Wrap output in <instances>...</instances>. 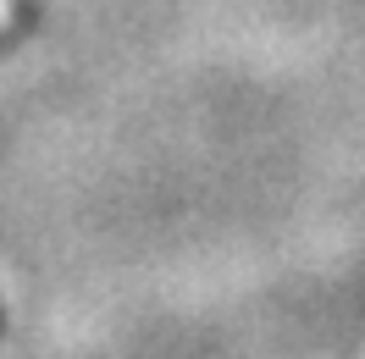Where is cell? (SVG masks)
I'll return each instance as SVG.
<instances>
[{
	"mask_svg": "<svg viewBox=\"0 0 365 359\" xmlns=\"http://www.w3.org/2000/svg\"><path fill=\"white\" fill-rule=\"evenodd\" d=\"M11 23V0H0V28Z\"/></svg>",
	"mask_w": 365,
	"mask_h": 359,
	"instance_id": "6da1fadb",
	"label": "cell"
}]
</instances>
